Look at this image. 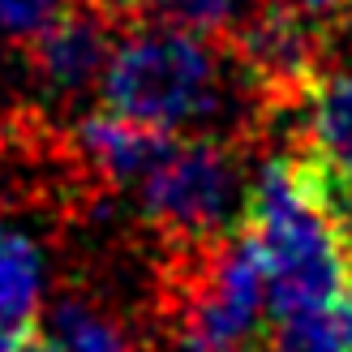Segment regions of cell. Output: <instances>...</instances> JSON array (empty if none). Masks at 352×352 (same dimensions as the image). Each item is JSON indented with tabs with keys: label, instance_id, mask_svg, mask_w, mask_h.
Here are the masks:
<instances>
[{
	"label": "cell",
	"instance_id": "obj_1",
	"mask_svg": "<svg viewBox=\"0 0 352 352\" xmlns=\"http://www.w3.org/2000/svg\"><path fill=\"white\" fill-rule=\"evenodd\" d=\"M348 193L309 151L271 155L245 189L241 232L267 275L275 322L336 314L352 288V245L344 232Z\"/></svg>",
	"mask_w": 352,
	"mask_h": 352
},
{
	"label": "cell",
	"instance_id": "obj_2",
	"mask_svg": "<svg viewBox=\"0 0 352 352\" xmlns=\"http://www.w3.org/2000/svg\"><path fill=\"white\" fill-rule=\"evenodd\" d=\"M228 43L168 26H138L116 43L99 82L103 112L176 138L181 129H206L228 112Z\"/></svg>",
	"mask_w": 352,
	"mask_h": 352
},
{
	"label": "cell",
	"instance_id": "obj_3",
	"mask_svg": "<svg viewBox=\"0 0 352 352\" xmlns=\"http://www.w3.org/2000/svg\"><path fill=\"white\" fill-rule=\"evenodd\" d=\"M142 215L155 232L172 241V250H206L223 236L241 232V160L219 138H181L176 151L155 168L142 185Z\"/></svg>",
	"mask_w": 352,
	"mask_h": 352
},
{
	"label": "cell",
	"instance_id": "obj_4",
	"mask_svg": "<svg viewBox=\"0 0 352 352\" xmlns=\"http://www.w3.org/2000/svg\"><path fill=\"white\" fill-rule=\"evenodd\" d=\"M176 275V336L189 352H241L258 336L267 309V275L245 232H232L206 250L181 254Z\"/></svg>",
	"mask_w": 352,
	"mask_h": 352
},
{
	"label": "cell",
	"instance_id": "obj_5",
	"mask_svg": "<svg viewBox=\"0 0 352 352\" xmlns=\"http://www.w3.org/2000/svg\"><path fill=\"white\" fill-rule=\"evenodd\" d=\"M120 26L125 13L112 0H65L52 26L26 43L34 86L52 103H74L91 86H99L116 52Z\"/></svg>",
	"mask_w": 352,
	"mask_h": 352
},
{
	"label": "cell",
	"instance_id": "obj_6",
	"mask_svg": "<svg viewBox=\"0 0 352 352\" xmlns=\"http://www.w3.org/2000/svg\"><path fill=\"white\" fill-rule=\"evenodd\" d=\"M176 142H181L176 133L133 125V120L112 116V112H91V116H82L78 129H74L78 160L91 168L95 181H103V185H142L176 151Z\"/></svg>",
	"mask_w": 352,
	"mask_h": 352
},
{
	"label": "cell",
	"instance_id": "obj_7",
	"mask_svg": "<svg viewBox=\"0 0 352 352\" xmlns=\"http://www.w3.org/2000/svg\"><path fill=\"white\" fill-rule=\"evenodd\" d=\"M296 112H301V129L292 146L309 151L344 189H352V69L322 74Z\"/></svg>",
	"mask_w": 352,
	"mask_h": 352
},
{
	"label": "cell",
	"instance_id": "obj_8",
	"mask_svg": "<svg viewBox=\"0 0 352 352\" xmlns=\"http://www.w3.org/2000/svg\"><path fill=\"white\" fill-rule=\"evenodd\" d=\"M43 301V254L26 232L0 228V336L34 331Z\"/></svg>",
	"mask_w": 352,
	"mask_h": 352
},
{
	"label": "cell",
	"instance_id": "obj_9",
	"mask_svg": "<svg viewBox=\"0 0 352 352\" xmlns=\"http://www.w3.org/2000/svg\"><path fill=\"white\" fill-rule=\"evenodd\" d=\"M39 336L60 352H133V340L120 318L86 296H60L47 309Z\"/></svg>",
	"mask_w": 352,
	"mask_h": 352
},
{
	"label": "cell",
	"instance_id": "obj_10",
	"mask_svg": "<svg viewBox=\"0 0 352 352\" xmlns=\"http://www.w3.org/2000/svg\"><path fill=\"white\" fill-rule=\"evenodd\" d=\"M258 0H138V26H168L210 43H232Z\"/></svg>",
	"mask_w": 352,
	"mask_h": 352
},
{
	"label": "cell",
	"instance_id": "obj_11",
	"mask_svg": "<svg viewBox=\"0 0 352 352\" xmlns=\"http://www.w3.org/2000/svg\"><path fill=\"white\" fill-rule=\"evenodd\" d=\"M65 9V0H0V34L9 43H30L52 17Z\"/></svg>",
	"mask_w": 352,
	"mask_h": 352
},
{
	"label": "cell",
	"instance_id": "obj_12",
	"mask_svg": "<svg viewBox=\"0 0 352 352\" xmlns=\"http://www.w3.org/2000/svg\"><path fill=\"white\" fill-rule=\"evenodd\" d=\"M288 9L305 13L309 22H352V0H284Z\"/></svg>",
	"mask_w": 352,
	"mask_h": 352
},
{
	"label": "cell",
	"instance_id": "obj_13",
	"mask_svg": "<svg viewBox=\"0 0 352 352\" xmlns=\"http://www.w3.org/2000/svg\"><path fill=\"white\" fill-rule=\"evenodd\" d=\"M13 352H60V348H56V344H47L39 331H26V336L17 340V348H13Z\"/></svg>",
	"mask_w": 352,
	"mask_h": 352
},
{
	"label": "cell",
	"instance_id": "obj_14",
	"mask_svg": "<svg viewBox=\"0 0 352 352\" xmlns=\"http://www.w3.org/2000/svg\"><path fill=\"white\" fill-rule=\"evenodd\" d=\"M340 327H344V340H348V352H352V288H348L344 305H340Z\"/></svg>",
	"mask_w": 352,
	"mask_h": 352
},
{
	"label": "cell",
	"instance_id": "obj_15",
	"mask_svg": "<svg viewBox=\"0 0 352 352\" xmlns=\"http://www.w3.org/2000/svg\"><path fill=\"white\" fill-rule=\"evenodd\" d=\"M112 5L125 13V22H133V13H138V0H112Z\"/></svg>",
	"mask_w": 352,
	"mask_h": 352
},
{
	"label": "cell",
	"instance_id": "obj_16",
	"mask_svg": "<svg viewBox=\"0 0 352 352\" xmlns=\"http://www.w3.org/2000/svg\"><path fill=\"white\" fill-rule=\"evenodd\" d=\"M344 232H348V245H352V193H348V206H344Z\"/></svg>",
	"mask_w": 352,
	"mask_h": 352
}]
</instances>
